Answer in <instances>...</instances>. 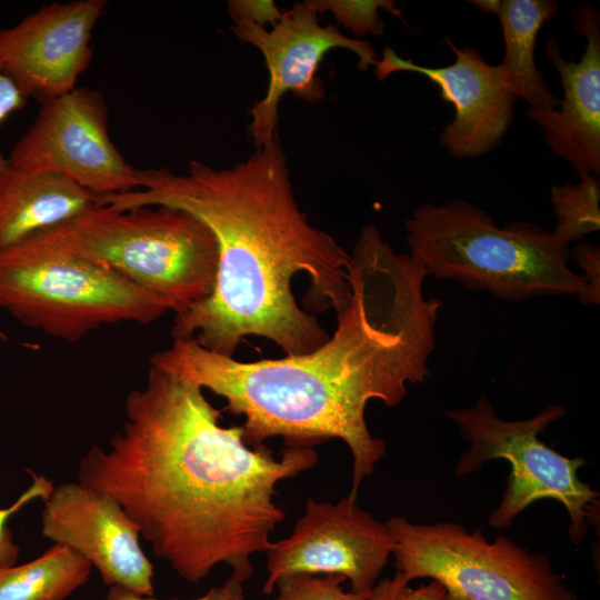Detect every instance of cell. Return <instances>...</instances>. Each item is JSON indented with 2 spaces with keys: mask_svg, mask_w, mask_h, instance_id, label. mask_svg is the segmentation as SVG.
I'll return each instance as SVG.
<instances>
[{
  "mask_svg": "<svg viewBox=\"0 0 600 600\" xmlns=\"http://www.w3.org/2000/svg\"><path fill=\"white\" fill-rule=\"evenodd\" d=\"M427 276L420 262L397 253L369 224L350 253V302L337 316L333 334L317 349L242 362L194 338L173 339L150 364L222 397L230 413L244 417L249 447L276 437L290 448L342 440L352 456L349 496L357 499L362 480L386 454L384 441L368 428V402L398 406L408 383L430 376L442 302L424 298Z\"/></svg>",
  "mask_w": 600,
  "mask_h": 600,
  "instance_id": "6da1fadb",
  "label": "cell"
},
{
  "mask_svg": "<svg viewBox=\"0 0 600 600\" xmlns=\"http://www.w3.org/2000/svg\"><path fill=\"white\" fill-rule=\"evenodd\" d=\"M91 569L82 556L54 543L27 563L0 569V600H66L88 581Z\"/></svg>",
  "mask_w": 600,
  "mask_h": 600,
  "instance_id": "ac0fdd59",
  "label": "cell"
},
{
  "mask_svg": "<svg viewBox=\"0 0 600 600\" xmlns=\"http://www.w3.org/2000/svg\"><path fill=\"white\" fill-rule=\"evenodd\" d=\"M232 31L241 41L258 48L269 71L267 94L250 109V133L257 148L278 138V106L286 92L312 103L324 98L317 72L328 51L343 48L354 52L361 70L377 63L369 42L342 34L334 24L320 26L310 1L296 3L281 13L271 30L248 20H234Z\"/></svg>",
  "mask_w": 600,
  "mask_h": 600,
  "instance_id": "8fae6325",
  "label": "cell"
},
{
  "mask_svg": "<svg viewBox=\"0 0 600 600\" xmlns=\"http://www.w3.org/2000/svg\"><path fill=\"white\" fill-rule=\"evenodd\" d=\"M96 203V194L60 174L8 167L0 174V252Z\"/></svg>",
  "mask_w": 600,
  "mask_h": 600,
  "instance_id": "2e32d148",
  "label": "cell"
},
{
  "mask_svg": "<svg viewBox=\"0 0 600 600\" xmlns=\"http://www.w3.org/2000/svg\"><path fill=\"white\" fill-rule=\"evenodd\" d=\"M443 594L444 589L437 581L431 580L428 584L412 588L410 581L396 572L392 578H386L374 584L368 600H441Z\"/></svg>",
  "mask_w": 600,
  "mask_h": 600,
  "instance_id": "603a6c76",
  "label": "cell"
},
{
  "mask_svg": "<svg viewBox=\"0 0 600 600\" xmlns=\"http://www.w3.org/2000/svg\"><path fill=\"white\" fill-rule=\"evenodd\" d=\"M386 524L397 572L410 582L437 581L444 589L441 600H579L547 554L531 553L507 537L489 541L481 529L416 524L401 516Z\"/></svg>",
  "mask_w": 600,
  "mask_h": 600,
  "instance_id": "ba28073f",
  "label": "cell"
},
{
  "mask_svg": "<svg viewBox=\"0 0 600 600\" xmlns=\"http://www.w3.org/2000/svg\"><path fill=\"white\" fill-rule=\"evenodd\" d=\"M570 257L580 268V277L589 286L594 302H600V247L597 243L582 241L573 247Z\"/></svg>",
  "mask_w": 600,
  "mask_h": 600,
  "instance_id": "d4e9b609",
  "label": "cell"
},
{
  "mask_svg": "<svg viewBox=\"0 0 600 600\" xmlns=\"http://www.w3.org/2000/svg\"><path fill=\"white\" fill-rule=\"evenodd\" d=\"M39 233L114 271L176 317L206 300L214 287L216 238L202 221L178 208L118 210L96 203Z\"/></svg>",
  "mask_w": 600,
  "mask_h": 600,
  "instance_id": "5b68a950",
  "label": "cell"
},
{
  "mask_svg": "<svg viewBox=\"0 0 600 600\" xmlns=\"http://www.w3.org/2000/svg\"><path fill=\"white\" fill-rule=\"evenodd\" d=\"M446 42L456 56L449 66H420L386 47L374 72L379 80L393 72H417L436 83L442 100L454 108L453 120L442 129L439 143L459 159L480 157L500 144L518 97L501 64H489L473 47L458 48L449 38Z\"/></svg>",
  "mask_w": 600,
  "mask_h": 600,
  "instance_id": "5bb4252c",
  "label": "cell"
},
{
  "mask_svg": "<svg viewBox=\"0 0 600 600\" xmlns=\"http://www.w3.org/2000/svg\"><path fill=\"white\" fill-rule=\"evenodd\" d=\"M483 13L498 17L504 41V57L500 63L507 72L512 90L529 108L556 109L557 99L534 62L537 34L541 26L558 11L552 0H473Z\"/></svg>",
  "mask_w": 600,
  "mask_h": 600,
  "instance_id": "e0dca14e",
  "label": "cell"
},
{
  "mask_svg": "<svg viewBox=\"0 0 600 600\" xmlns=\"http://www.w3.org/2000/svg\"><path fill=\"white\" fill-rule=\"evenodd\" d=\"M410 256L427 274L469 290L521 302L536 296H577L596 303L589 286L568 261L569 244L530 222L502 228L466 200L426 203L406 221Z\"/></svg>",
  "mask_w": 600,
  "mask_h": 600,
  "instance_id": "277c9868",
  "label": "cell"
},
{
  "mask_svg": "<svg viewBox=\"0 0 600 600\" xmlns=\"http://www.w3.org/2000/svg\"><path fill=\"white\" fill-rule=\"evenodd\" d=\"M393 547L386 522L360 508L356 498L336 503L307 498L292 533L266 552L262 591L270 594L280 578L298 573L340 574L350 580L352 591H370Z\"/></svg>",
  "mask_w": 600,
  "mask_h": 600,
  "instance_id": "30bf717a",
  "label": "cell"
},
{
  "mask_svg": "<svg viewBox=\"0 0 600 600\" xmlns=\"http://www.w3.org/2000/svg\"><path fill=\"white\" fill-rule=\"evenodd\" d=\"M579 182L552 186L550 201L556 216L553 236L566 244L600 229V180L579 174Z\"/></svg>",
  "mask_w": 600,
  "mask_h": 600,
  "instance_id": "d6986e66",
  "label": "cell"
},
{
  "mask_svg": "<svg viewBox=\"0 0 600 600\" xmlns=\"http://www.w3.org/2000/svg\"><path fill=\"white\" fill-rule=\"evenodd\" d=\"M578 33L587 40L580 61H568L554 38L546 47L557 70L563 99L559 110L528 108V118L542 130L551 151L568 161L578 174L600 173V13L591 3L578 4L572 12Z\"/></svg>",
  "mask_w": 600,
  "mask_h": 600,
  "instance_id": "9a60e30c",
  "label": "cell"
},
{
  "mask_svg": "<svg viewBox=\"0 0 600 600\" xmlns=\"http://www.w3.org/2000/svg\"><path fill=\"white\" fill-rule=\"evenodd\" d=\"M140 188L99 198L118 210L168 206L202 221L218 246L213 290L176 317L173 339L194 338L203 348L233 357L242 339L259 336L287 356L308 353L328 339L318 319L301 309L292 279L306 273V301L337 316L349 304L350 254L311 226L299 208L277 138L244 161L216 169L190 161L179 174L166 167L137 169Z\"/></svg>",
  "mask_w": 600,
  "mask_h": 600,
  "instance_id": "3957f363",
  "label": "cell"
},
{
  "mask_svg": "<svg viewBox=\"0 0 600 600\" xmlns=\"http://www.w3.org/2000/svg\"><path fill=\"white\" fill-rule=\"evenodd\" d=\"M0 309L69 342L103 324L150 323L167 312L114 271L40 233L0 252Z\"/></svg>",
  "mask_w": 600,
  "mask_h": 600,
  "instance_id": "8992f818",
  "label": "cell"
},
{
  "mask_svg": "<svg viewBox=\"0 0 600 600\" xmlns=\"http://www.w3.org/2000/svg\"><path fill=\"white\" fill-rule=\"evenodd\" d=\"M108 120L103 93L77 87L41 103L8 164L60 174L97 198L134 191L140 188L137 169L112 142Z\"/></svg>",
  "mask_w": 600,
  "mask_h": 600,
  "instance_id": "9c48e42d",
  "label": "cell"
},
{
  "mask_svg": "<svg viewBox=\"0 0 600 600\" xmlns=\"http://www.w3.org/2000/svg\"><path fill=\"white\" fill-rule=\"evenodd\" d=\"M28 99L0 67V124L13 112L24 108ZM8 160L0 151V174L8 169Z\"/></svg>",
  "mask_w": 600,
  "mask_h": 600,
  "instance_id": "484cf974",
  "label": "cell"
},
{
  "mask_svg": "<svg viewBox=\"0 0 600 600\" xmlns=\"http://www.w3.org/2000/svg\"><path fill=\"white\" fill-rule=\"evenodd\" d=\"M347 579L340 574L298 573L280 578L273 600H368L370 591H344Z\"/></svg>",
  "mask_w": 600,
  "mask_h": 600,
  "instance_id": "ffe728a7",
  "label": "cell"
},
{
  "mask_svg": "<svg viewBox=\"0 0 600 600\" xmlns=\"http://www.w3.org/2000/svg\"><path fill=\"white\" fill-rule=\"evenodd\" d=\"M244 578L231 572V576L220 586L213 587L206 594L194 600H246ZM107 600H158L153 597L140 596L121 587H109Z\"/></svg>",
  "mask_w": 600,
  "mask_h": 600,
  "instance_id": "cb8c5ba5",
  "label": "cell"
},
{
  "mask_svg": "<svg viewBox=\"0 0 600 600\" xmlns=\"http://www.w3.org/2000/svg\"><path fill=\"white\" fill-rule=\"evenodd\" d=\"M318 11L331 10L337 20L350 28L358 36H380L383 24L379 16V9L401 18V10L396 8L394 1H310Z\"/></svg>",
  "mask_w": 600,
  "mask_h": 600,
  "instance_id": "44dd1931",
  "label": "cell"
},
{
  "mask_svg": "<svg viewBox=\"0 0 600 600\" xmlns=\"http://www.w3.org/2000/svg\"><path fill=\"white\" fill-rule=\"evenodd\" d=\"M33 480L29 488L8 508H0V569L13 566L19 554V548L8 527L9 519L29 502L36 499L43 501L53 490L50 480L32 473Z\"/></svg>",
  "mask_w": 600,
  "mask_h": 600,
  "instance_id": "7402d4cb",
  "label": "cell"
},
{
  "mask_svg": "<svg viewBox=\"0 0 600 600\" xmlns=\"http://www.w3.org/2000/svg\"><path fill=\"white\" fill-rule=\"evenodd\" d=\"M202 390L151 366L126 399L122 430L82 458L79 482L116 500L186 581L220 563L247 580L251 557L268 551L284 520L277 484L313 468L319 453L286 447L277 459L249 447L242 426L219 424L221 411Z\"/></svg>",
  "mask_w": 600,
  "mask_h": 600,
  "instance_id": "7a4b0ae2",
  "label": "cell"
},
{
  "mask_svg": "<svg viewBox=\"0 0 600 600\" xmlns=\"http://www.w3.org/2000/svg\"><path fill=\"white\" fill-rule=\"evenodd\" d=\"M41 533L87 559L104 584L153 597V566L140 546L139 527L111 497L79 481L53 487Z\"/></svg>",
  "mask_w": 600,
  "mask_h": 600,
  "instance_id": "4fadbf2b",
  "label": "cell"
},
{
  "mask_svg": "<svg viewBox=\"0 0 600 600\" xmlns=\"http://www.w3.org/2000/svg\"><path fill=\"white\" fill-rule=\"evenodd\" d=\"M564 413L561 404H550L529 419L504 420L496 414L487 396H480L472 407L444 410L470 443L458 460L456 476L474 473L494 459L510 463L501 502L489 516L491 527L508 528L533 502L552 499L568 512L572 543L578 546L586 539L599 509V492L578 476L586 461L564 457L539 439V433Z\"/></svg>",
  "mask_w": 600,
  "mask_h": 600,
  "instance_id": "52a82bcc",
  "label": "cell"
},
{
  "mask_svg": "<svg viewBox=\"0 0 600 600\" xmlns=\"http://www.w3.org/2000/svg\"><path fill=\"white\" fill-rule=\"evenodd\" d=\"M106 7V0L53 2L0 29V67L27 99L43 103L72 91L91 63Z\"/></svg>",
  "mask_w": 600,
  "mask_h": 600,
  "instance_id": "7c38bea8",
  "label": "cell"
}]
</instances>
